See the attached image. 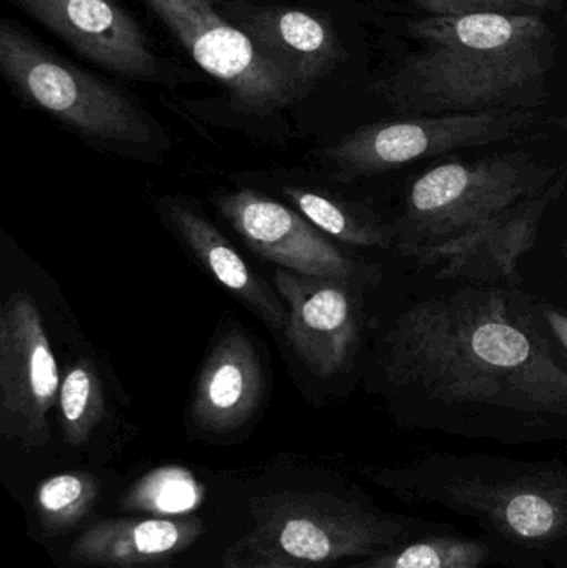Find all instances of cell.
<instances>
[{"label": "cell", "instance_id": "1", "mask_svg": "<svg viewBox=\"0 0 567 568\" xmlns=\"http://www.w3.org/2000/svg\"><path fill=\"white\" fill-rule=\"evenodd\" d=\"M548 333L502 291L432 297L393 324L383 373L418 429L567 443V363Z\"/></svg>", "mask_w": 567, "mask_h": 568}, {"label": "cell", "instance_id": "2", "mask_svg": "<svg viewBox=\"0 0 567 568\" xmlns=\"http://www.w3.org/2000/svg\"><path fill=\"white\" fill-rule=\"evenodd\" d=\"M413 506L475 524L495 567L567 568V464L492 454H432L372 474Z\"/></svg>", "mask_w": 567, "mask_h": 568}, {"label": "cell", "instance_id": "3", "mask_svg": "<svg viewBox=\"0 0 567 568\" xmlns=\"http://www.w3.org/2000/svg\"><path fill=\"white\" fill-rule=\"evenodd\" d=\"M409 30L422 50L388 85L403 112L519 109L539 99L555 63V36L539 13L429 16Z\"/></svg>", "mask_w": 567, "mask_h": 568}, {"label": "cell", "instance_id": "4", "mask_svg": "<svg viewBox=\"0 0 567 568\" xmlns=\"http://www.w3.org/2000/svg\"><path fill=\"white\" fill-rule=\"evenodd\" d=\"M561 172L523 153L473 163H445L409 190L406 215L395 232L405 255L419 263L466 242L526 200L549 189Z\"/></svg>", "mask_w": 567, "mask_h": 568}, {"label": "cell", "instance_id": "5", "mask_svg": "<svg viewBox=\"0 0 567 568\" xmlns=\"http://www.w3.org/2000/svg\"><path fill=\"white\" fill-rule=\"evenodd\" d=\"M249 537L259 552L310 564L368 559L435 529L439 523L389 513L336 494H283L255 504Z\"/></svg>", "mask_w": 567, "mask_h": 568}, {"label": "cell", "instance_id": "6", "mask_svg": "<svg viewBox=\"0 0 567 568\" xmlns=\"http://www.w3.org/2000/svg\"><path fill=\"white\" fill-rule=\"evenodd\" d=\"M0 69L39 109L83 135L129 145H149V116L115 87L83 72L37 43L17 23H0Z\"/></svg>", "mask_w": 567, "mask_h": 568}, {"label": "cell", "instance_id": "7", "mask_svg": "<svg viewBox=\"0 0 567 568\" xmlns=\"http://www.w3.org/2000/svg\"><path fill=\"white\" fill-rule=\"evenodd\" d=\"M523 109L442 113L373 123L325 152L343 179L375 175L428 156L505 142L538 123Z\"/></svg>", "mask_w": 567, "mask_h": 568}, {"label": "cell", "instance_id": "8", "mask_svg": "<svg viewBox=\"0 0 567 568\" xmlns=\"http://www.w3.org/2000/svg\"><path fill=\"white\" fill-rule=\"evenodd\" d=\"M169 26L190 55L229 87L236 102L266 113L288 105L302 87L256 50L243 30L213 9V0H143Z\"/></svg>", "mask_w": 567, "mask_h": 568}, {"label": "cell", "instance_id": "9", "mask_svg": "<svg viewBox=\"0 0 567 568\" xmlns=\"http://www.w3.org/2000/svg\"><path fill=\"white\" fill-rule=\"evenodd\" d=\"M59 366L42 314L26 293L0 311V433L26 447L49 443V413L59 403Z\"/></svg>", "mask_w": 567, "mask_h": 568}, {"label": "cell", "instance_id": "10", "mask_svg": "<svg viewBox=\"0 0 567 568\" xmlns=\"http://www.w3.org/2000/svg\"><path fill=\"white\" fill-rule=\"evenodd\" d=\"M219 209L250 250L298 275L343 284H372L379 268L336 248L305 216L270 196L239 190L219 199Z\"/></svg>", "mask_w": 567, "mask_h": 568}, {"label": "cell", "instance_id": "11", "mask_svg": "<svg viewBox=\"0 0 567 568\" xmlns=\"http://www.w3.org/2000/svg\"><path fill=\"white\" fill-rule=\"evenodd\" d=\"M288 310L286 337L318 377L343 373L360 337L355 303L345 284L279 270L273 276Z\"/></svg>", "mask_w": 567, "mask_h": 568}, {"label": "cell", "instance_id": "12", "mask_svg": "<svg viewBox=\"0 0 567 568\" xmlns=\"http://www.w3.org/2000/svg\"><path fill=\"white\" fill-rule=\"evenodd\" d=\"M103 69L152 79L159 63L139 23L113 0H13Z\"/></svg>", "mask_w": 567, "mask_h": 568}, {"label": "cell", "instance_id": "13", "mask_svg": "<svg viewBox=\"0 0 567 568\" xmlns=\"http://www.w3.org/2000/svg\"><path fill=\"white\" fill-rule=\"evenodd\" d=\"M565 185L566 172H561L549 189L526 200L473 239L433 253L422 265L438 266L439 278H516L518 262L535 245L546 209L561 195Z\"/></svg>", "mask_w": 567, "mask_h": 568}, {"label": "cell", "instance_id": "14", "mask_svg": "<svg viewBox=\"0 0 567 568\" xmlns=\"http://www.w3.org/2000/svg\"><path fill=\"white\" fill-rule=\"evenodd\" d=\"M265 394L256 347L242 329H230L213 347L196 381L192 419L209 433H232L252 419Z\"/></svg>", "mask_w": 567, "mask_h": 568}, {"label": "cell", "instance_id": "15", "mask_svg": "<svg viewBox=\"0 0 567 568\" xmlns=\"http://www.w3.org/2000/svg\"><path fill=\"white\" fill-rule=\"evenodd\" d=\"M240 22L256 50L302 89L328 73L342 59L335 30L315 13L262 7L245 10Z\"/></svg>", "mask_w": 567, "mask_h": 568}, {"label": "cell", "instance_id": "16", "mask_svg": "<svg viewBox=\"0 0 567 568\" xmlns=\"http://www.w3.org/2000/svg\"><path fill=\"white\" fill-rule=\"evenodd\" d=\"M162 210L176 235L216 282L242 300L273 331H286L288 310L282 297L246 265L242 255L202 213L176 199L163 200Z\"/></svg>", "mask_w": 567, "mask_h": 568}, {"label": "cell", "instance_id": "17", "mask_svg": "<svg viewBox=\"0 0 567 568\" xmlns=\"http://www.w3.org/2000/svg\"><path fill=\"white\" fill-rule=\"evenodd\" d=\"M202 532V523L195 517L107 520L83 532L70 556L79 562L130 566L165 559L192 546Z\"/></svg>", "mask_w": 567, "mask_h": 568}, {"label": "cell", "instance_id": "18", "mask_svg": "<svg viewBox=\"0 0 567 568\" xmlns=\"http://www.w3.org/2000/svg\"><path fill=\"white\" fill-rule=\"evenodd\" d=\"M492 549L482 536L468 537L458 527L439 523L435 529L395 549L358 560L345 568H489Z\"/></svg>", "mask_w": 567, "mask_h": 568}, {"label": "cell", "instance_id": "19", "mask_svg": "<svg viewBox=\"0 0 567 568\" xmlns=\"http://www.w3.org/2000/svg\"><path fill=\"white\" fill-rule=\"evenodd\" d=\"M283 193L296 212L302 213L320 232L346 245L388 248L395 242V230L322 193L296 186H288Z\"/></svg>", "mask_w": 567, "mask_h": 568}, {"label": "cell", "instance_id": "20", "mask_svg": "<svg viewBox=\"0 0 567 568\" xmlns=\"http://www.w3.org/2000/svg\"><path fill=\"white\" fill-rule=\"evenodd\" d=\"M57 404L67 443L82 446L105 416L102 383L90 361L79 359L65 371Z\"/></svg>", "mask_w": 567, "mask_h": 568}, {"label": "cell", "instance_id": "21", "mask_svg": "<svg viewBox=\"0 0 567 568\" xmlns=\"http://www.w3.org/2000/svg\"><path fill=\"white\" fill-rule=\"evenodd\" d=\"M203 486L183 467L166 466L143 476L126 494V509L155 517H185L202 506Z\"/></svg>", "mask_w": 567, "mask_h": 568}, {"label": "cell", "instance_id": "22", "mask_svg": "<svg viewBox=\"0 0 567 568\" xmlns=\"http://www.w3.org/2000/svg\"><path fill=\"white\" fill-rule=\"evenodd\" d=\"M99 486L90 474H57L40 484L36 494L37 513L50 532L70 529L83 519L95 503Z\"/></svg>", "mask_w": 567, "mask_h": 568}, {"label": "cell", "instance_id": "23", "mask_svg": "<svg viewBox=\"0 0 567 568\" xmlns=\"http://www.w3.org/2000/svg\"><path fill=\"white\" fill-rule=\"evenodd\" d=\"M432 16H466V13H538L551 0H415Z\"/></svg>", "mask_w": 567, "mask_h": 568}, {"label": "cell", "instance_id": "24", "mask_svg": "<svg viewBox=\"0 0 567 568\" xmlns=\"http://www.w3.org/2000/svg\"><path fill=\"white\" fill-rule=\"evenodd\" d=\"M541 316L545 317L546 326L551 331L555 339L558 341L559 346L567 354V314L556 307L545 306L539 310Z\"/></svg>", "mask_w": 567, "mask_h": 568}, {"label": "cell", "instance_id": "25", "mask_svg": "<svg viewBox=\"0 0 567 568\" xmlns=\"http://www.w3.org/2000/svg\"><path fill=\"white\" fill-rule=\"evenodd\" d=\"M225 568H290L283 566H276V564H250L243 562V560H230Z\"/></svg>", "mask_w": 567, "mask_h": 568}]
</instances>
